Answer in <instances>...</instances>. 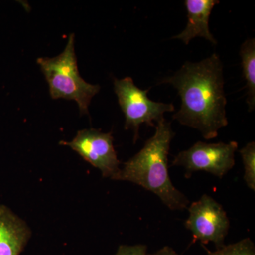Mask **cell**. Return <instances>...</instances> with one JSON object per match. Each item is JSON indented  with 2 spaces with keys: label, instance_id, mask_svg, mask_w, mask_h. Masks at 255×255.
<instances>
[{
  "label": "cell",
  "instance_id": "6da1fadb",
  "mask_svg": "<svg viewBox=\"0 0 255 255\" xmlns=\"http://www.w3.org/2000/svg\"><path fill=\"white\" fill-rule=\"evenodd\" d=\"M161 83L177 89L182 105L173 119L182 125L199 130L206 140L217 137L220 129L227 127L223 65L216 53L198 63L186 62Z\"/></svg>",
  "mask_w": 255,
  "mask_h": 255
},
{
  "label": "cell",
  "instance_id": "7a4b0ae2",
  "mask_svg": "<svg viewBox=\"0 0 255 255\" xmlns=\"http://www.w3.org/2000/svg\"><path fill=\"white\" fill-rule=\"evenodd\" d=\"M174 137L172 126L164 118L157 122L155 132L138 152L124 164L114 180L137 184L158 196L173 211L187 209L189 199L174 187L169 177L168 155Z\"/></svg>",
  "mask_w": 255,
  "mask_h": 255
},
{
  "label": "cell",
  "instance_id": "3957f363",
  "mask_svg": "<svg viewBox=\"0 0 255 255\" xmlns=\"http://www.w3.org/2000/svg\"><path fill=\"white\" fill-rule=\"evenodd\" d=\"M37 63L48 82L53 100L63 98L75 101L80 114H88L90 102L100 92V87L85 81L79 74L74 33L69 36L68 43L61 54L53 58H38Z\"/></svg>",
  "mask_w": 255,
  "mask_h": 255
},
{
  "label": "cell",
  "instance_id": "277c9868",
  "mask_svg": "<svg viewBox=\"0 0 255 255\" xmlns=\"http://www.w3.org/2000/svg\"><path fill=\"white\" fill-rule=\"evenodd\" d=\"M150 89L142 90L137 87L131 78L114 80V91L118 97L119 105L125 115V128L134 132V142L138 137L142 124L154 127V122L164 118L166 112H174L172 104L153 102L147 97Z\"/></svg>",
  "mask_w": 255,
  "mask_h": 255
},
{
  "label": "cell",
  "instance_id": "5b68a950",
  "mask_svg": "<svg viewBox=\"0 0 255 255\" xmlns=\"http://www.w3.org/2000/svg\"><path fill=\"white\" fill-rule=\"evenodd\" d=\"M238 147L236 141L228 143L198 141L188 150L179 152L171 166L184 167L187 177H190L193 172L204 171L221 179L234 167Z\"/></svg>",
  "mask_w": 255,
  "mask_h": 255
},
{
  "label": "cell",
  "instance_id": "8992f818",
  "mask_svg": "<svg viewBox=\"0 0 255 255\" xmlns=\"http://www.w3.org/2000/svg\"><path fill=\"white\" fill-rule=\"evenodd\" d=\"M185 227L192 233L194 241L213 243L216 249L225 246L230 221L223 206L211 196L204 194L189 207Z\"/></svg>",
  "mask_w": 255,
  "mask_h": 255
},
{
  "label": "cell",
  "instance_id": "52a82bcc",
  "mask_svg": "<svg viewBox=\"0 0 255 255\" xmlns=\"http://www.w3.org/2000/svg\"><path fill=\"white\" fill-rule=\"evenodd\" d=\"M112 132H102L96 129L79 130L70 142L60 141V145L69 146L82 158L100 169L104 177L112 179L120 171L121 162L114 149Z\"/></svg>",
  "mask_w": 255,
  "mask_h": 255
},
{
  "label": "cell",
  "instance_id": "ba28073f",
  "mask_svg": "<svg viewBox=\"0 0 255 255\" xmlns=\"http://www.w3.org/2000/svg\"><path fill=\"white\" fill-rule=\"evenodd\" d=\"M23 220L4 205H0V255H20L31 238Z\"/></svg>",
  "mask_w": 255,
  "mask_h": 255
},
{
  "label": "cell",
  "instance_id": "9c48e42d",
  "mask_svg": "<svg viewBox=\"0 0 255 255\" xmlns=\"http://www.w3.org/2000/svg\"><path fill=\"white\" fill-rule=\"evenodd\" d=\"M219 2L218 0H186L184 4L187 11V26L182 33L172 38L181 40L188 45L193 38L201 37L216 44L217 41L210 31L209 23L211 11Z\"/></svg>",
  "mask_w": 255,
  "mask_h": 255
},
{
  "label": "cell",
  "instance_id": "30bf717a",
  "mask_svg": "<svg viewBox=\"0 0 255 255\" xmlns=\"http://www.w3.org/2000/svg\"><path fill=\"white\" fill-rule=\"evenodd\" d=\"M240 55L247 87V104L250 112L255 107V39L248 38L242 44Z\"/></svg>",
  "mask_w": 255,
  "mask_h": 255
},
{
  "label": "cell",
  "instance_id": "8fae6325",
  "mask_svg": "<svg viewBox=\"0 0 255 255\" xmlns=\"http://www.w3.org/2000/svg\"><path fill=\"white\" fill-rule=\"evenodd\" d=\"M244 164V180L247 186L255 191V143L251 142L239 151Z\"/></svg>",
  "mask_w": 255,
  "mask_h": 255
},
{
  "label": "cell",
  "instance_id": "7c38bea8",
  "mask_svg": "<svg viewBox=\"0 0 255 255\" xmlns=\"http://www.w3.org/2000/svg\"><path fill=\"white\" fill-rule=\"evenodd\" d=\"M207 255H255V246L251 238L228 246H223L214 252L208 251Z\"/></svg>",
  "mask_w": 255,
  "mask_h": 255
},
{
  "label": "cell",
  "instance_id": "4fadbf2b",
  "mask_svg": "<svg viewBox=\"0 0 255 255\" xmlns=\"http://www.w3.org/2000/svg\"><path fill=\"white\" fill-rule=\"evenodd\" d=\"M114 255H149L147 248L145 245H135V246H119L118 251Z\"/></svg>",
  "mask_w": 255,
  "mask_h": 255
},
{
  "label": "cell",
  "instance_id": "5bb4252c",
  "mask_svg": "<svg viewBox=\"0 0 255 255\" xmlns=\"http://www.w3.org/2000/svg\"><path fill=\"white\" fill-rule=\"evenodd\" d=\"M149 255H179L172 248L169 246L163 247V248L159 249V251L149 254Z\"/></svg>",
  "mask_w": 255,
  "mask_h": 255
}]
</instances>
